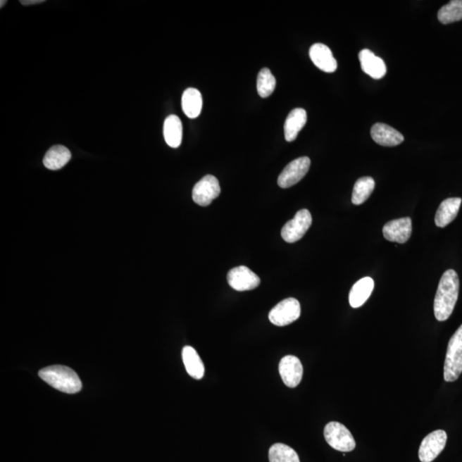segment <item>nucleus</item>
I'll list each match as a JSON object with an SVG mask.
<instances>
[{"instance_id":"b1692460","label":"nucleus","mask_w":462,"mask_h":462,"mask_svg":"<svg viewBox=\"0 0 462 462\" xmlns=\"http://www.w3.org/2000/svg\"><path fill=\"white\" fill-rule=\"evenodd\" d=\"M437 18L443 25H449L462 20V0H452L441 8Z\"/></svg>"},{"instance_id":"412c9836","label":"nucleus","mask_w":462,"mask_h":462,"mask_svg":"<svg viewBox=\"0 0 462 462\" xmlns=\"http://www.w3.org/2000/svg\"><path fill=\"white\" fill-rule=\"evenodd\" d=\"M203 99L200 91L193 87L186 89L182 97L183 113L189 118H196L201 113Z\"/></svg>"},{"instance_id":"5701e85b","label":"nucleus","mask_w":462,"mask_h":462,"mask_svg":"<svg viewBox=\"0 0 462 462\" xmlns=\"http://www.w3.org/2000/svg\"><path fill=\"white\" fill-rule=\"evenodd\" d=\"M374 189H375V181L371 177H364L358 180L354 186L352 194V203L354 205L359 206L371 196Z\"/></svg>"},{"instance_id":"cd10ccee","label":"nucleus","mask_w":462,"mask_h":462,"mask_svg":"<svg viewBox=\"0 0 462 462\" xmlns=\"http://www.w3.org/2000/svg\"><path fill=\"white\" fill-rule=\"evenodd\" d=\"M6 3V1H3V0H2V1H1V8L3 7V6H5Z\"/></svg>"},{"instance_id":"0eeeda50","label":"nucleus","mask_w":462,"mask_h":462,"mask_svg":"<svg viewBox=\"0 0 462 462\" xmlns=\"http://www.w3.org/2000/svg\"><path fill=\"white\" fill-rule=\"evenodd\" d=\"M311 161L308 157H301L290 162L282 171L277 179V185L282 189H289L296 185L308 173Z\"/></svg>"},{"instance_id":"4be33fe9","label":"nucleus","mask_w":462,"mask_h":462,"mask_svg":"<svg viewBox=\"0 0 462 462\" xmlns=\"http://www.w3.org/2000/svg\"><path fill=\"white\" fill-rule=\"evenodd\" d=\"M164 137L167 145L177 149L182 141V123L176 115L166 118L164 123Z\"/></svg>"},{"instance_id":"2eb2a0df","label":"nucleus","mask_w":462,"mask_h":462,"mask_svg":"<svg viewBox=\"0 0 462 462\" xmlns=\"http://www.w3.org/2000/svg\"><path fill=\"white\" fill-rule=\"evenodd\" d=\"M359 59L362 70L374 79L383 78L386 74L385 63L383 59L377 57L373 51L364 49L360 51Z\"/></svg>"},{"instance_id":"4468645a","label":"nucleus","mask_w":462,"mask_h":462,"mask_svg":"<svg viewBox=\"0 0 462 462\" xmlns=\"http://www.w3.org/2000/svg\"><path fill=\"white\" fill-rule=\"evenodd\" d=\"M371 135L374 142L384 146H395L404 141V137L399 131L381 123L372 127Z\"/></svg>"},{"instance_id":"1a4fd4ad","label":"nucleus","mask_w":462,"mask_h":462,"mask_svg":"<svg viewBox=\"0 0 462 462\" xmlns=\"http://www.w3.org/2000/svg\"><path fill=\"white\" fill-rule=\"evenodd\" d=\"M447 443V433L437 430L426 436L421 442L419 458L421 462H432L440 455Z\"/></svg>"},{"instance_id":"9b49d317","label":"nucleus","mask_w":462,"mask_h":462,"mask_svg":"<svg viewBox=\"0 0 462 462\" xmlns=\"http://www.w3.org/2000/svg\"><path fill=\"white\" fill-rule=\"evenodd\" d=\"M280 373L285 385L289 388H296L300 385L304 376V366L296 356H287L280 361Z\"/></svg>"},{"instance_id":"6e6552de","label":"nucleus","mask_w":462,"mask_h":462,"mask_svg":"<svg viewBox=\"0 0 462 462\" xmlns=\"http://www.w3.org/2000/svg\"><path fill=\"white\" fill-rule=\"evenodd\" d=\"M221 189L218 180L213 175H206L194 185L192 192L193 200L201 206L211 205L220 194Z\"/></svg>"},{"instance_id":"9d476101","label":"nucleus","mask_w":462,"mask_h":462,"mask_svg":"<svg viewBox=\"0 0 462 462\" xmlns=\"http://www.w3.org/2000/svg\"><path fill=\"white\" fill-rule=\"evenodd\" d=\"M227 280L231 288L237 292H248L256 289L261 284L260 277L244 266L230 270Z\"/></svg>"},{"instance_id":"a211bd4d","label":"nucleus","mask_w":462,"mask_h":462,"mask_svg":"<svg viewBox=\"0 0 462 462\" xmlns=\"http://www.w3.org/2000/svg\"><path fill=\"white\" fill-rule=\"evenodd\" d=\"M308 121L306 111L302 108H296L290 111L285 123V137L287 142L296 140L300 131L304 129Z\"/></svg>"},{"instance_id":"393cba45","label":"nucleus","mask_w":462,"mask_h":462,"mask_svg":"<svg viewBox=\"0 0 462 462\" xmlns=\"http://www.w3.org/2000/svg\"><path fill=\"white\" fill-rule=\"evenodd\" d=\"M270 462H301L298 454L284 444H275L269 449Z\"/></svg>"},{"instance_id":"7ed1b4c3","label":"nucleus","mask_w":462,"mask_h":462,"mask_svg":"<svg viewBox=\"0 0 462 462\" xmlns=\"http://www.w3.org/2000/svg\"><path fill=\"white\" fill-rule=\"evenodd\" d=\"M444 369L446 382L457 380L462 373V325L450 338Z\"/></svg>"},{"instance_id":"f257e3e1","label":"nucleus","mask_w":462,"mask_h":462,"mask_svg":"<svg viewBox=\"0 0 462 462\" xmlns=\"http://www.w3.org/2000/svg\"><path fill=\"white\" fill-rule=\"evenodd\" d=\"M459 277L454 270L442 276L434 300V314L438 321H445L451 316L459 296Z\"/></svg>"},{"instance_id":"a878e982","label":"nucleus","mask_w":462,"mask_h":462,"mask_svg":"<svg viewBox=\"0 0 462 462\" xmlns=\"http://www.w3.org/2000/svg\"><path fill=\"white\" fill-rule=\"evenodd\" d=\"M276 87V79L268 68L260 71L257 78V91L261 98H268L272 95Z\"/></svg>"},{"instance_id":"423d86ee","label":"nucleus","mask_w":462,"mask_h":462,"mask_svg":"<svg viewBox=\"0 0 462 462\" xmlns=\"http://www.w3.org/2000/svg\"><path fill=\"white\" fill-rule=\"evenodd\" d=\"M301 316V305L296 299L288 298L270 310L269 320L277 326L292 324Z\"/></svg>"},{"instance_id":"bb28decb","label":"nucleus","mask_w":462,"mask_h":462,"mask_svg":"<svg viewBox=\"0 0 462 462\" xmlns=\"http://www.w3.org/2000/svg\"><path fill=\"white\" fill-rule=\"evenodd\" d=\"M20 3H21L23 6H33L37 5V4L44 3V0H21Z\"/></svg>"},{"instance_id":"f8f14e48","label":"nucleus","mask_w":462,"mask_h":462,"mask_svg":"<svg viewBox=\"0 0 462 462\" xmlns=\"http://www.w3.org/2000/svg\"><path fill=\"white\" fill-rule=\"evenodd\" d=\"M383 234L386 240L404 244L409 240L412 234V220L402 218L389 221L384 226Z\"/></svg>"},{"instance_id":"f03ea898","label":"nucleus","mask_w":462,"mask_h":462,"mask_svg":"<svg viewBox=\"0 0 462 462\" xmlns=\"http://www.w3.org/2000/svg\"><path fill=\"white\" fill-rule=\"evenodd\" d=\"M39 376L59 392L75 394L81 392V380L74 370L65 366H51L39 371Z\"/></svg>"},{"instance_id":"20e7f679","label":"nucleus","mask_w":462,"mask_h":462,"mask_svg":"<svg viewBox=\"0 0 462 462\" xmlns=\"http://www.w3.org/2000/svg\"><path fill=\"white\" fill-rule=\"evenodd\" d=\"M325 441L330 447L341 452H351L356 449V441L349 430L339 422H330L324 430Z\"/></svg>"},{"instance_id":"f3484780","label":"nucleus","mask_w":462,"mask_h":462,"mask_svg":"<svg viewBox=\"0 0 462 462\" xmlns=\"http://www.w3.org/2000/svg\"><path fill=\"white\" fill-rule=\"evenodd\" d=\"M461 198H449L441 203L437 211L435 216V224L440 228H444L450 224L459 213L461 205Z\"/></svg>"},{"instance_id":"39448f33","label":"nucleus","mask_w":462,"mask_h":462,"mask_svg":"<svg viewBox=\"0 0 462 462\" xmlns=\"http://www.w3.org/2000/svg\"><path fill=\"white\" fill-rule=\"evenodd\" d=\"M313 218L308 210L298 211L292 220L287 222L281 231L282 239L289 244L301 240L312 225Z\"/></svg>"},{"instance_id":"ddd939ff","label":"nucleus","mask_w":462,"mask_h":462,"mask_svg":"<svg viewBox=\"0 0 462 462\" xmlns=\"http://www.w3.org/2000/svg\"><path fill=\"white\" fill-rule=\"evenodd\" d=\"M311 61L318 69L325 73H332L337 69V62L333 57L332 51L324 44H314L309 50Z\"/></svg>"},{"instance_id":"dca6fc26","label":"nucleus","mask_w":462,"mask_h":462,"mask_svg":"<svg viewBox=\"0 0 462 462\" xmlns=\"http://www.w3.org/2000/svg\"><path fill=\"white\" fill-rule=\"evenodd\" d=\"M374 289L373 278L366 277L354 285L349 293V304L353 308H361L368 300Z\"/></svg>"},{"instance_id":"6ab92c4d","label":"nucleus","mask_w":462,"mask_h":462,"mask_svg":"<svg viewBox=\"0 0 462 462\" xmlns=\"http://www.w3.org/2000/svg\"><path fill=\"white\" fill-rule=\"evenodd\" d=\"M70 158L71 153L67 147L61 145L54 146L47 151L43 158V164L49 170H61L68 164Z\"/></svg>"},{"instance_id":"aec40b11","label":"nucleus","mask_w":462,"mask_h":462,"mask_svg":"<svg viewBox=\"0 0 462 462\" xmlns=\"http://www.w3.org/2000/svg\"><path fill=\"white\" fill-rule=\"evenodd\" d=\"M182 361L187 373L195 380H201L204 377L205 366L196 350L192 346H185L182 349Z\"/></svg>"}]
</instances>
